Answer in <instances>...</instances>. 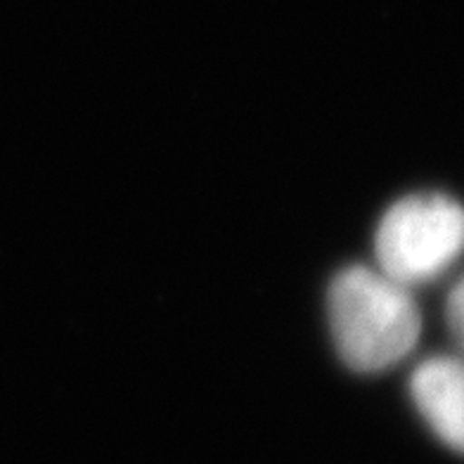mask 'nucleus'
<instances>
[{"mask_svg":"<svg viewBox=\"0 0 464 464\" xmlns=\"http://www.w3.org/2000/svg\"><path fill=\"white\" fill-rule=\"evenodd\" d=\"M327 315L336 353L353 372H384L420 343L421 313L412 289L377 266L339 270L327 289Z\"/></svg>","mask_w":464,"mask_h":464,"instance_id":"obj_1","label":"nucleus"},{"mask_svg":"<svg viewBox=\"0 0 464 464\" xmlns=\"http://www.w3.org/2000/svg\"><path fill=\"white\" fill-rule=\"evenodd\" d=\"M464 256V204L443 192L393 202L374 230L377 268L415 289L436 282Z\"/></svg>","mask_w":464,"mask_h":464,"instance_id":"obj_2","label":"nucleus"},{"mask_svg":"<svg viewBox=\"0 0 464 464\" xmlns=\"http://www.w3.org/2000/svg\"><path fill=\"white\" fill-rule=\"evenodd\" d=\"M410 396L421 420L464 455V355H429L412 370Z\"/></svg>","mask_w":464,"mask_h":464,"instance_id":"obj_3","label":"nucleus"},{"mask_svg":"<svg viewBox=\"0 0 464 464\" xmlns=\"http://www.w3.org/2000/svg\"><path fill=\"white\" fill-rule=\"evenodd\" d=\"M443 313H446L448 332H450V336L455 339V343H458L464 355V273L455 280V285L448 292Z\"/></svg>","mask_w":464,"mask_h":464,"instance_id":"obj_4","label":"nucleus"}]
</instances>
